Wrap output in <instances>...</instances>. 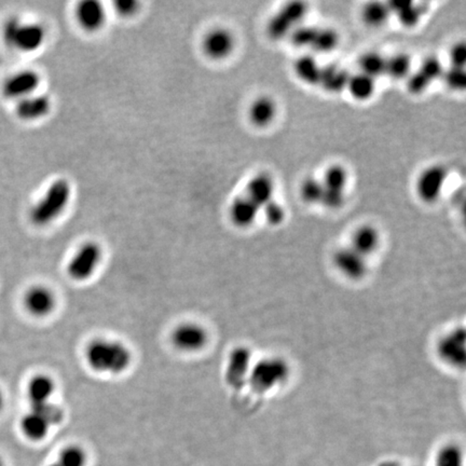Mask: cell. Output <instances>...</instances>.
<instances>
[{"mask_svg":"<svg viewBox=\"0 0 466 466\" xmlns=\"http://www.w3.org/2000/svg\"><path fill=\"white\" fill-rule=\"evenodd\" d=\"M419 71L423 73L425 78H427L431 83L441 78L443 73V64L441 61L435 56L427 57L426 60L421 65Z\"/></svg>","mask_w":466,"mask_h":466,"instance_id":"cell-36","label":"cell"},{"mask_svg":"<svg viewBox=\"0 0 466 466\" xmlns=\"http://www.w3.org/2000/svg\"><path fill=\"white\" fill-rule=\"evenodd\" d=\"M437 354L451 367H463L465 364V333L455 329L443 336L437 345Z\"/></svg>","mask_w":466,"mask_h":466,"instance_id":"cell-7","label":"cell"},{"mask_svg":"<svg viewBox=\"0 0 466 466\" xmlns=\"http://www.w3.org/2000/svg\"><path fill=\"white\" fill-rule=\"evenodd\" d=\"M0 466H5V463H4L3 459L0 458Z\"/></svg>","mask_w":466,"mask_h":466,"instance_id":"cell-44","label":"cell"},{"mask_svg":"<svg viewBox=\"0 0 466 466\" xmlns=\"http://www.w3.org/2000/svg\"><path fill=\"white\" fill-rule=\"evenodd\" d=\"M172 343L183 352H197L208 343L205 329L194 323H184L172 333Z\"/></svg>","mask_w":466,"mask_h":466,"instance_id":"cell-6","label":"cell"},{"mask_svg":"<svg viewBox=\"0 0 466 466\" xmlns=\"http://www.w3.org/2000/svg\"><path fill=\"white\" fill-rule=\"evenodd\" d=\"M386 59L377 52L365 53L359 59L362 73L369 76L373 79L386 73Z\"/></svg>","mask_w":466,"mask_h":466,"instance_id":"cell-27","label":"cell"},{"mask_svg":"<svg viewBox=\"0 0 466 466\" xmlns=\"http://www.w3.org/2000/svg\"><path fill=\"white\" fill-rule=\"evenodd\" d=\"M85 359L96 373L120 375L130 367L132 353L124 343L95 339L85 349Z\"/></svg>","mask_w":466,"mask_h":466,"instance_id":"cell-1","label":"cell"},{"mask_svg":"<svg viewBox=\"0 0 466 466\" xmlns=\"http://www.w3.org/2000/svg\"><path fill=\"white\" fill-rule=\"evenodd\" d=\"M259 210L261 208L245 196L238 198L231 204L230 218L236 226L246 228L256 220Z\"/></svg>","mask_w":466,"mask_h":466,"instance_id":"cell-20","label":"cell"},{"mask_svg":"<svg viewBox=\"0 0 466 466\" xmlns=\"http://www.w3.org/2000/svg\"><path fill=\"white\" fill-rule=\"evenodd\" d=\"M450 59L453 66L464 68L466 61V47L463 42L453 46V48L451 49Z\"/></svg>","mask_w":466,"mask_h":466,"instance_id":"cell-40","label":"cell"},{"mask_svg":"<svg viewBox=\"0 0 466 466\" xmlns=\"http://www.w3.org/2000/svg\"><path fill=\"white\" fill-rule=\"evenodd\" d=\"M338 44L339 36L337 32L332 28H318L311 48L320 53H327L336 49Z\"/></svg>","mask_w":466,"mask_h":466,"instance_id":"cell-30","label":"cell"},{"mask_svg":"<svg viewBox=\"0 0 466 466\" xmlns=\"http://www.w3.org/2000/svg\"><path fill=\"white\" fill-rule=\"evenodd\" d=\"M350 75L345 69L336 65H328L322 68L318 85L329 93H338L347 88Z\"/></svg>","mask_w":466,"mask_h":466,"instance_id":"cell-22","label":"cell"},{"mask_svg":"<svg viewBox=\"0 0 466 466\" xmlns=\"http://www.w3.org/2000/svg\"><path fill=\"white\" fill-rule=\"evenodd\" d=\"M448 172L443 165H432L421 173L417 181V192L425 203H434L441 197Z\"/></svg>","mask_w":466,"mask_h":466,"instance_id":"cell-5","label":"cell"},{"mask_svg":"<svg viewBox=\"0 0 466 466\" xmlns=\"http://www.w3.org/2000/svg\"><path fill=\"white\" fill-rule=\"evenodd\" d=\"M345 200V191H336V190H328L324 188V193H323L321 203L330 210H337L343 205Z\"/></svg>","mask_w":466,"mask_h":466,"instance_id":"cell-38","label":"cell"},{"mask_svg":"<svg viewBox=\"0 0 466 466\" xmlns=\"http://www.w3.org/2000/svg\"><path fill=\"white\" fill-rule=\"evenodd\" d=\"M308 12V5L304 1H292L284 6L268 23L270 38L280 40L292 32Z\"/></svg>","mask_w":466,"mask_h":466,"instance_id":"cell-4","label":"cell"},{"mask_svg":"<svg viewBox=\"0 0 466 466\" xmlns=\"http://www.w3.org/2000/svg\"><path fill=\"white\" fill-rule=\"evenodd\" d=\"M40 83V76L35 71H22L10 76L4 83V95L10 100H22L32 95Z\"/></svg>","mask_w":466,"mask_h":466,"instance_id":"cell-8","label":"cell"},{"mask_svg":"<svg viewBox=\"0 0 466 466\" xmlns=\"http://www.w3.org/2000/svg\"><path fill=\"white\" fill-rule=\"evenodd\" d=\"M431 81L423 76L421 71H417L414 75L410 76L408 80V89L412 94H421L431 85Z\"/></svg>","mask_w":466,"mask_h":466,"instance_id":"cell-39","label":"cell"},{"mask_svg":"<svg viewBox=\"0 0 466 466\" xmlns=\"http://www.w3.org/2000/svg\"><path fill=\"white\" fill-rule=\"evenodd\" d=\"M390 10H388V5L380 1H373V3H368L364 7L363 16L364 22L371 28H379L383 25L388 18H390Z\"/></svg>","mask_w":466,"mask_h":466,"instance_id":"cell-26","label":"cell"},{"mask_svg":"<svg viewBox=\"0 0 466 466\" xmlns=\"http://www.w3.org/2000/svg\"><path fill=\"white\" fill-rule=\"evenodd\" d=\"M463 453L455 445L443 447L438 451L435 460V466H463Z\"/></svg>","mask_w":466,"mask_h":466,"instance_id":"cell-33","label":"cell"},{"mask_svg":"<svg viewBox=\"0 0 466 466\" xmlns=\"http://www.w3.org/2000/svg\"><path fill=\"white\" fill-rule=\"evenodd\" d=\"M249 353L244 347H239L231 353L227 367L226 379L232 386L242 383L249 371Z\"/></svg>","mask_w":466,"mask_h":466,"instance_id":"cell-18","label":"cell"},{"mask_svg":"<svg viewBox=\"0 0 466 466\" xmlns=\"http://www.w3.org/2000/svg\"><path fill=\"white\" fill-rule=\"evenodd\" d=\"M390 12L398 14L400 23L405 28H414L420 21L424 12L423 5H414L407 1H390L386 3Z\"/></svg>","mask_w":466,"mask_h":466,"instance_id":"cell-23","label":"cell"},{"mask_svg":"<svg viewBox=\"0 0 466 466\" xmlns=\"http://www.w3.org/2000/svg\"><path fill=\"white\" fill-rule=\"evenodd\" d=\"M294 71L300 80L308 85H316L320 83L322 68L310 55H304L297 59L294 65Z\"/></svg>","mask_w":466,"mask_h":466,"instance_id":"cell-25","label":"cell"},{"mask_svg":"<svg viewBox=\"0 0 466 466\" xmlns=\"http://www.w3.org/2000/svg\"><path fill=\"white\" fill-rule=\"evenodd\" d=\"M4 405H5V396H4L3 391L0 390V412L3 410Z\"/></svg>","mask_w":466,"mask_h":466,"instance_id":"cell-42","label":"cell"},{"mask_svg":"<svg viewBox=\"0 0 466 466\" xmlns=\"http://www.w3.org/2000/svg\"><path fill=\"white\" fill-rule=\"evenodd\" d=\"M443 78L447 87L450 88L451 90L461 91L465 89L466 73L464 68L451 66L450 68L443 71Z\"/></svg>","mask_w":466,"mask_h":466,"instance_id":"cell-34","label":"cell"},{"mask_svg":"<svg viewBox=\"0 0 466 466\" xmlns=\"http://www.w3.org/2000/svg\"><path fill=\"white\" fill-rule=\"evenodd\" d=\"M347 183V172L341 165H332L326 169L323 179L325 189L345 191Z\"/></svg>","mask_w":466,"mask_h":466,"instance_id":"cell-29","label":"cell"},{"mask_svg":"<svg viewBox=\"0 0 466 466\" xmlns=\"http://www.w3.org/2000/svg\"><path fill=\"white\" fill-rule=\"evenodd\" d=\"M138 4L136 1H130V0H124V1H116V9L119 14L124 16H133L138 11Z\"/></svg>","mask_w":466,"mask_h":466,"instance_id":"cell-41","label":"cell"},{"mask_svg":"<svg viewBox=\"0 0 466 466\" xmlns=\"http://www.w3.org/2000/svg\"><path fill=\"white\" fill-rule=\"evenodd\" d=\"M265 213V220L271 225H279L283 222L285 218V210L281 204L275 202V200L268 202L263 208Z\"/></svg>","mask_w":466,"mask_h":466,"instance_id":"cell-37","label":"cell"},{"mask_svg":"<svg viewBox=\"0 0 466 466\" xmlns=\"http://www.w3.org/2000/svg\"><path fill=\"white\" fill-rule=\"evenodd\" d=\"M49 466H61L60 464L57 463V462H54V463L50 464Z\"/></svg>","mask_w":466,"mask_h":466,"instance_id":"cell-43","label":"cell"},{"mask_svg":"<svg viewBox=\"0 0 466 466\" xmlns=\"http://www.w3.org/2000/svg\"><path fill=\"white\" fill-rule=\"evenodd\" d=\"M46 37V30L40 24L20 22L11 47L23 52H32L42 47Z\"/></svg>","mask_w":466,"mask_h":466,"instance_id":"cell-11","label":"cell"},{"mask_svg":"<svg viewBox=\"0 0 466 466\" xmlns=\"http://www.w3.org/2000/svg\"><path fill=\"white\" fill-rule=\"evenodd\" d=\"M277 116V105L269 96H261L249 108V119L251 124L265 128L269 126Z\"/></svg>","mask_w":466,"mask_h":466,"instance_id":"cell-21","label":"cell"},{"mask_svg":"<svg viewBox=\"0 0 466 466\" xmlns=\"http://www.w3.org/2000/svg\"><path fill=\"white\" fill-rule=\"evenodd\" d=\"M68 181L59 179L49 187L42 199L30 210V220L36 226H47L64 212L71 200Z\"/></svg>","mask_w":466,"mask_h":466,"instance_id":"cell-2","label":"cell"},{"mask_svg":"<svg viewBox=\"0 0 466 466\" xmlns=\"http://www.w3.org/2000/svg\"><path fill=\"white\" fill-rule=\"evenodd\" d=\"M23 304L28 313L36 318H44L54 311L56 298L50 288L46 286H32L26 292Z\"/></svg>","mask_w":466,"mask_h":466,"instance_id":"cell-9","label":"cell"},{"mask_svg":"<svg viewBox=\"0 0 466 466\" xmlns=\"http://www.w3.org/2000/svg\"><path fill=\"white\" fill-rule=\"evenodd\" d=\"M51 101L46 95H30L20 100L16 105V116L25 121L40 119L49 114Z\"/></svg>","mask_w":466,"mask_h":466,"instance_id":"cell-13","label":"cell"},{"mask_svg":"<svg viewBox=\"0 0 466 466\" xmlns=\"http://www.w3.org/2000/svg\"><path fill=\"white\" fill-rule=\"evenodd\" d=\"M412 60L405 53H398L386 60V73L393 79H402L410 75Z\"/></svg>","mask_w":466,"mask_h":466,"instance_id":"cell-28","label":"cell"},{"mask_svg":"<svg viewBox=\"0 0 466 466\" xmlns=\"http://www.w3.org/2000/svg\"><path fill=\"white\" fill-rule=\"evenodd\" d=\"M318 28L313 26H300L292 32V42L296 47H310L313 44Z\"/></svg>","mask_w":466,"mask_h":466,"instance_id":"cell-35","label":"cell"},{"mask_svg":"<svg viewBox=\"0 0 466 466\" xmlns=\"http://www.w3.org/2000/svg\"><path fill=\"white\" fill-rule=\"evenodd\" d=\"M55 392L52 378L47 375H37L28 384V398L32 407L48 404Z\"/></svg>","mask_w":466,"mask_h":466,"instance_id":"cell-16","label":"cell"},{"mask_svg":"<svg viewBox=\"0 0 466 466\" xmlns=\"http://www.w3.org/2000/svg\"><path fill=\"white\" fill-rule=\"evenodd\" d=\"M380 236L377 229L373 226H362L353 233L352 240L350 247L357 251L362 256L366 257L373 254L379 246Z\"/></svg>","mask_w":466,"mask_h":466,"instance_id":"cell-17","label":"cell"},{"mask_svg":"<svg viewBox=\"0 0 466 466\" xmlns=\"http://www.w3.org/2000/svg\"><path fill=\"white\" fill-rule=\"evenodd\" d=\"M20 426L26 438L32 441H40L46 438L51 424L42 414L32 410L24 414Z\"/></svg>","mask_w":466,"mask_h":466,"instance_id":"cell-19","label":"cell"},{"mask_svg":"<svg viewBox=\"0 0 466 466\" xmlns=\"http://www.w3.org/2000/svg\"><path fill=\"white\" fill-rule=\"evenodd\" d=\"M56 462L61 466H85L88 462L87 453L79 446L69 445L63 448Z\"/></svg>","mask_w":466,"mask_h":466,"instance_id":"cell-31","label":"cell"},{"mask_svg":"<svg viewBox=\"0 0 466 466\" xmlns=\"http://www.w3.org/2000/svg\"><path fill=\"white\" fill-rule=\"evenodd\" d=\"M347 88L353 99L357 101H367L375 93V79L362 73H357L354 76H350Z\"/></svg>","mask_w":466,"mask_h":466,"instance_id":"cell-24","label":"cell"},{"mask_svg":"<svg viewBox=\"0 0 466 466\" xmlns=\"http://www.w3.org/2000/svg\"><path fill=\"white\" fill-rule=\"evenodd\" d=\"M77 18L85 30L94 32L100 30L105 23V10L99 1L87 0L78 7Z\"/></svg>","mask_w":466,"mask_h":466,"instance_id":"cell-15","label":"cell"},{"mask_svg":"<svg viewBox=\"0 0 466 466\" xmlns=\"http://www.w3.org/2000/svg\"><path fill=\"white\" fill-rule=\"evenodd\" d=\"M102 259V249L95 242H88L80 246L67 265V273L75 281L90 279L99 267Z\"/></svg>","mask_w":466,"mask_h":466,"instance_id":"cell-3","label":"cell"},{"mask_svg":"<svg viewBox=\"0 0 466 466\" xmlns=\"http://www.w3.org/2000/svg\"><path fill=\"white\" fill-rule=\"evenodd\" d=\"M236 46L234 37L224 28H217L206 35L203 40L204 52L214 60H222L232 53Z\"/></svg>","mask_w":466,"mask_h":466,"instance_id":"cell-12","label":"cell"},{"mask_svg":"<svg viewBox=\"0 0 466 466\" xmlns=\"http://www.w3.org/2000/svg\"><path fill=\"white\" fill-rule=\"evenodd\" d=\"M323 193H324V186L318 179L308 177L302 181L300 194H301L302 200L306 203H321Z\"/></svg>","mask_w":466,"mask_h":466,"instance_id":"cell-32","label":"cell"},{"mask_svg":"<svg viewBox=\"0 0 466 466\" xmlns=\"http://www.w3.org/2000/svg\"><path fill=\"white\" fill-rule=\"evenodd\" d=\"M335 267L350 280H359L367 273V259L351 247L338 249L335 253Z\"/></svg>","mask_w":466,"mask_h":466,"instance_id":"cell-10","label":"cell"},{"mask_svg":"<svg viewBox=\"0 0 466 466\" xmlns=\"http://www.w3.org/2000/svg\"><path fill=\"white\" fill-rule=\"evenodd\" d=\"M275 181L269 174H257L247 185L246 197L254 202L259 208H263L268 202L273 200Z\"/></svg>","mask_w":466,"mask_h":466,"instance_id":"cell-14","label":"cell"}]
</instances>
